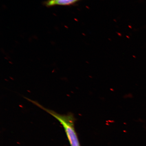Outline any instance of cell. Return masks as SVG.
I'll use <instances>...</instances> for the list:
<instances>
[{
  "mask_svg": "<svg viewBox=\"0 0 146 146\" xmlns=\"http://www.w3.org/2000/svg\"><path fill=\"white\" fill-rule=\"evenodd\" d=\"M26 99L48 113L60 122L64 129L70 146H80L79 140L74 127L75 119L72 114L70 113L66 115L60 114L54 111L45 108L33 100L27 98H26Z\"/></svg>",
  "mask_w": 146,
  "mask_h": 146,
  "instance_id": "cell-1",
  "label": "cell"
},
{
  "mask_svg": "<svg viewBox=\"0 0 146 146\" xmlns=\"http://www.w3.org/2000/svg\"><path fill=\"white\" fill-rule=\"evenodd\" d=\"M79 0H58L52 1L48 0L44 3V5L47 7H50L55 5H69L74 4Z\"/></svg>",
  "mask_w": 146,
  "mask_h": 146,
  "instance_id": "cell-2",
  "label": "cell"
},
{
  "mask_svg": "<svg viewBox=\"0 0 146 146\" xmlns=\"http://www.w3.org/2000/svg\"><path fill=\"white\" fill-rule=\"evenodd\" d=\"M52 1H58V0H52Z\"/></svg>",
  "mask_w": 146,
  "mask_h": 146,
  "instance_id": "cell-3",
  "label": "cell"
}]
</instances>
